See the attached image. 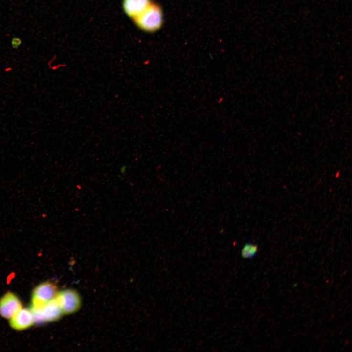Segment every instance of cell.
Segmentation results:
<instances>
[{"mask_svg": "<svg viewBox=\"0 0 352 352\" xmlns=\"http://www.w3.org/2000/svg\"><path fill=\"white\" fill-rule=\"evenodd\" d=\"M137 25L141 29L153 32L159 29L162 24L163 15L157 5L150 3L137 17L134 19Z\"/></svg>", "mask_w": 352, "mask_h": 352, "instance_id": "obj_1", "label": "cell"}, {"mask_svg": "<svg viewBox=\"0 0 352 352\" xmlns=\"http://www.w3.org/2000/svg\"><path fill=\"white\" fill-rule=\"evenodd\" d=\"M35 323L42 324L58 320L63 314L55 299L40 306L30 308Z\"/></svg>", "mask_w": 352, "mask_h": 352, "instance_id": "obj_2", "label": "cell"}, {"mask_svg": "<svg viewBox=\"0 0 352 352\" xmlns=\"http://www.w3.org/2000/svg\"><path fill=\"white\" fill-rule=\"evenodd\" d=\"M57 293V288L53 283L44 282L40 284L32 292L31 308L40 306L55 299Z\"/></svg>", "mask_w": 352, "mask_h": 352, "instance_id": "obj_3", "label": "cell"}, {"mask_svg": "<svg viewBox=\"0 0 352 352\" xmlns=\"http://www.w3.org/2000/svg\"><path fill=\"white\" fill-rule=\"evenodd\" d=\"M55 299L63 314L73 313L80 306V300L78 294L71 290L58 292Z\"/></svg>", "mask_w": 352, "mask_h": 352, "instance_id": "obj_4", "label": "cell"}, {"mask_svg": "<svg viewBox=\"0 0 352 352\" xmlns=\"http://www.w3.org/2000/svg\"><path fill=\"white\" fill-rule=\"evenodd\" d=\"M22 308L20 300L12 292L6 293L0 299V315L5 318L9 319Z\"/></svg>", "mask_w": 352, "mask_h": 352, "instance_id": "obj_5", "label": "cell"}, {"mask_svg": "<svg viewBox=\"0 0 352 352\" xmlns=\"http://www.w3.org/2000/svg\"><path fill=\"white\" fill-rule=\"evenodd\" d=\"M9 319L11 327L18 330L29 328L35 323L31 310L26 308H22Z\"/></svg>", "mask_w": 352, "mask_h": 352, "instance_id": "obj_6", "label": "cell"}, {"mask_svg": "<svg viewBox=\"0 0 352 352\" xmlns=\"http://www.w3.org/2000/svg\"><path fill=\"white\" fill-rule=\"evenodd\" d=\"M150 3L149 0H123V7L128 16L135 19Z\"/></svg>", "mask_w": 352, "mask_h": 352, "instance_id": "obj_7", "label": "cell"}, {"mask_svg": "<svg viewBox=\"0 0 352 352\" xmlns=\"http://www.w3.org/2000/svg\"><path fill=\"white\" fill-rule=\"evenodd\" d=\"M259 251L258 245L252 240H249L243 245L241 255L243 258L249 259L256 256Z\"/></svg>", "mask_w": 352, "mask_h": 352, "instance_id": "obj_8", "label": "cell"}]
</instances>
